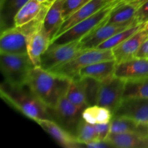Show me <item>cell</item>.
Instances as JSON below:
<instances>
[{"instance_id": "cell-1", "label": "cell", "mask_w": 148, "mask_h": 148, "mask_svg": "<svg viewBox=\"0 0 148 148\" xmlns=\"http://www.w3.org/2000/svg\"><path fill=\"white\" fill-rule=\"evenodd\" d=\"M70 81L40 66H35L30 71L26 83L44 105L53 109L66 94Z\"/></svg>"}, {"instance_id": "cell-2", "label": "cell", "mask_w": 148, "mask_h": 148, "mask_svg": "<svg viewBox=\"0 0 148 148\" xmlns=\"http://www.w3.org/2000/svg\"><path fill=\"white\" fill-rule=\"evenodd\" d=\"M0 95L11 106L30 119H51V111L36 96L27 84L13 85L4 81L1 85Z\"/></svg>"}, {"instance_id": "cell-3", "label": "cell", "mask_w": 148, "mask_h": 148, "mask_svg": "<svg viewBox=\"0 0 148 148\" xmlns=\"http://www.w3.org/2000/svg\"><path fill=\"white\" fill-rule=\"evenodd\" d=\"M118 3V0L108 2L101 10L88 18L72 26L63 33L52 39L50 45H60L80 40L85 36L90 33L103 23L108 21L110 14Z\"/></svg>"}, {"instance_id": "cell-4", "label": "cell", "mask_w": 148, "mask_h": 148, "mask_svg": "<svg viewBox=\"0 0 148 148\" xmlns=\"http://www.w3.org/2000/svg\"><path fill=\"white\" fill-rule=\"evenodd\" d=\"M114 59H115L112 49H88L83 50L70 61L51 69L50 72L69 79H73L77 77L83 68L97 62Z\"/></svg>"}, {"instance_id": "cell-5", "label": "cell", "mask_w": 148, "mask_h": 148, "mask_svg": "<svg viewBox=\"0 0 148 148\" xmlns=\"http://www.w3.org/2000/svg\"><path fill=\"white\" fill-rule=\"evenodd\" d=\"M0 58L4 81L13 85L26 84L30 71L35 67L28 54L0 53Z\"/></svg>"}, {"instance_id": "cell-6", "label": "cell", "mask_w": 148, "mask_h": 148, "mask_svg": "<svg viewBox=\"0 0 148 148\" xmlns=\"http://www.w3.org/2000/svg\"><path fill=\"white\" fill-rule=\"evenodd\" d=\"M51 4L48 1L40 2L38 0H30L16 14L14 26L20 27L26 36H28L43 25Z\"/></svg>"}, {"instance_id": "cell-7", "label": "cell", "mask_w": 148, "mask_h": 148, "mask_svg": "<svg viewBox=\"0 0 148 148\" xmlns=\"http://www.w3.org/2000/svg\"><path fill=\"white\" fill-rule=\"evenodd\" d=\"M82 51L80 40L65 44L49 45V47L40 57V67L50 71L68 62Z\"/></svg>"}, {"instance_id": "cell-8", "label": "cell", "mask_w": 148, "mask_h": 148, "mask_svg": "<svg viewBox=\"0 0 148 148\" xmlns=\"http://www.w3.org/2000/svg\"><path fill=\"white\" fill-rule=\"evenodd\" d=\"M52 120L68 132L76 137L77 130L82 121L84 109L71 103L64 95L53 109H50Z\"/></svg>"}, {"instance_id": "cell-9", "label": "cell", "mask_w": 148, "mask_h": 148, "mask_svg": "<svg viewBox=\"0 0 148 148\" xmlns=\"http://www.w3.org/2000/svg\"><path fill=\"white\" fill-rule=\"evenodd\" d=\"M126 81L113 76L101 82L97 105L108 108L114 114L123 100Z\"/></svg>"}, {"instance_id": "cell-10", "label": "cell", "mask_w": 148, "mask_h": 148, "mask_svg": "<svg viewBox=\"0 0 148 148\" xmlns=\"http://www.w3.org/2000/svg\"><path fill=\"white\" fill-rule=\"evenodd\" d=\"M134 21L132 23L126 24H113L107 22L103 23L95 30L81 39L82 49L88 50L96 49L98 46L111 38L114 35L130 27Z\"/></svg>"}, {"instance_id": "cell-11", "label": "cell", "mask_w": 148, "mask_h": 148, "mask_svg": "<svg viewBox=\"0 0 148 148\" xmlns=\"http://www.w3.org/2000/svg\"><path fill=\"white\" fill-rule=\"evenodd\" d=\"M0 53L27 54V36L18 27L1 31Z\"/></svg>"}, {"instance_id": "cell-12", "label": "cell", "mask_w": 148, "mask_h": 148, "mask_svg": "<svg viewBox=\"0 0 148 148\" xmlns=\"http://www.w3.org/2000/svg\"><path fill=\"white\" fill-rule=\"evenodd\" d=\"M113 116L128 117L140 124L148 125V98L123 99Z\"/></svg>"}, {"instance_id": "cell-13", "label": "cell", "mask_w": 148, "mask_h": 148, "mask_svg": "<svg viewBox=\"0 0 148 148\" xmlns=\"http://www.w3.org/2000/svg\"><path fill=\"white\" fill-rule=\"evenodd\" d=\"M114 76L125 81L148 77V59L134 57L116 64Z\"/></svg>"}, {"instance_id": "cell-14", "label": "cell", "mask_w": 148, "mask_h": 148, "mask_svg": "<svg viewBox=\"0 0 148 148\" xmlns=\"http://www.w3.org/2000/svg\"><path fill=\"white\" fill-rule=\"evenodd\" d=\"M148 38L144 27L134 35L112 49L113 54L117 64L135 57L140 46Z\"/></svg>"}, {"instance_id": "cell-15", "label": "cell", "mask_w": 148, "mask_h": 148, "mask_svg": "<svg viewBox=\"0 0 148 148\" xmlns=\"http://www.w3.org/2000/svg\"><path fill=\"white\" fill-rule=\"evenodd\" d=\"M50 43L51 38L43 25L27 36V54L35 66H40V57L49 47Z\"/></svg>"}, {"instance_id": "cell-16", "label": "cell", "mask_w": 148, "mask_h": 148, "mask_svg": "<svg viewBox=\"0 0 148 148\" xmlns=\"http://www.w3.org/2000/svg\"><path fill=\"white\" fill-rule=\"evenodd\" d=\"M108 3V0H91V1H90L89 2L85 4V5L81 7L79 9H78L73 14H72L69 17H67L66 20H64L55 37L61 35L64 32L67 30L68 29L71 28L72 26L75 25L77 23H80L82 20H85V19L92 16V14H95L97 12H98L103 7H105Z\"/></svg>"}, {"instance_id": "cell-17", "label": "cell", "mask_w": 148, "mask_h": 148, "mask_svg": "<svg viewBox=\"0 0 148 148\" xmlns=\"http://www.w3.org/2000/svg\"><path fill=\"white\" fill-rule=\"evenodd\" d=\"M36 122L50 134L60 145L67 148L82 147L75 136L68 132L51 119H38Z\"/></svg>"}, {"instance_id": "cell-18", "label": "cell", "mask_w": 148, "mask_h": 148, "mask_svg": "<svg viewBox=\"0 0 148 148\" xmlns=\"http://www.w3.org/2000/svg\"><path fill=\"white\" fill-rule=\"evenodd\" d=\"M143 4L141 0L118 1L110 14L107 23L113 24H126L134 21L136 12Z\"/></svg>"}, {"instance_id": "cell-19", "label": "cell", "mask_w": 148, "mask_h": 148, "mask_svg": "<svg viewBox=\"0 0 148 148\" xmlns=\"http://www.w3.org/2000/svg\"><path fill=\"white\" fill-rule=\"evenodd\" d=\"M66 0H55L49 7L43 21V27L52 39L56 36L64 23L63 8Z\"/></svg>"}, {"instance_id": "cell-20", "label": "cell", "mask_w": 148, "mask_h": 148, "mask_svg": "<svg viewBox=\"0 0 148 148\" xmlns=\"http://www.w3.org/2000/svg\"><path fill=\"white\" fill-rule=\"evenodd\" d=\"M106 140L116 147L148 148V134L142 133H110Z\"/></svg>"}, {"instance_id": "cell-21", "label": "cell", "mask_w": 148, "mask_h": 148, "mask_svg": "<svg viewBox=\"0 0 148 148\" xmlns=\"http://www.w3.org/2000/svg\"><path fill=\"white\" fill-rule=\"evenodd\" d=\"M116 64L117 62L115 59L92 64L83 68L76 78L88 77L97 79L100 82H103L106 79L114 76Z\"/></svg>"}, {"instance_id": "cell-22", "label": "cell", "mask_w": 148, "mask_h": 148, "mask_svg": "<svg viewBox=\"0 0 148 148\" xmlns=\"http://www.w3.org/2000/svg\"><path fill=\"white\" fill-rule=\"evenodd\" d=\"M110 133H142L148 134V125L140 124L126 116H114L110 122Z\"/></svg>"}, {"instance_id": "cell-23", "label": "cell", "mask_w": 148, "mask_h": 148, "mask_svg": "<svg viewBox=\"0 0 148 148\" xmlns=\"http://www.w3.org/2000/svg\"><path fill=\"white\" fill-rule=\"evenodd\" d=\"M30 0H2L0 4L1 31L14 27V20L20 9Z\"/></svg>"}, {"instance_id": "cell-24", "label": "cell", "mask_w": 148, "mask_h": 148, "mask_svg": "<svg viewBox=\"0 0 148 148\" xmlns=\"http://www.w3.org/2000/svg\"><path fill=\"white\" fill-rule=\"evenodd\" d=\"M113 114L109 109L98 105L88 106L82 112V118L91 124L111 122Z\"/></svg>"}, {"instance_id": "cell-25", "label": "cell", "mask_w": 148, "mask_h": 148, "mask_svg": "<svg viewBox=\"0 0 148 148\" xmlns=\"http://www.w3.org/2000/svg\"><path fill=\"white\" fill-rule=\"evenodd\" d=\"M145 24H140L137 20L134 22L130 27L126 28L125 30H122V31L119 32V33H116L114 35V36L107 40L102 44L98 46L96 49H112L116 46L119 45L124 40L128 39L129 38L131 37L132 35L137 33L140 30H141L143 27H144Z\"/></svg>"}, {"instance_id": "cell-26", "label": "cell", "mask_w": 148, "mask_h": 148, "mask_svg": "<svg viewBox=\"0 0 148 148\" xmlns=\"http://www.w3.org/2000/svg\"><path fill=\"white\" fill-rule=\"evenodd\" d=\"M132 98H148V77L126 81L123 99Z\"/></svg>"}, {"instance_id": "cell-27", "label": "cell", "mask_w": 148, "mask_h": 148, "mask_svg": "<svg viewBox=\"0 0 148 148\" xmlns=\"http://www.w3.org/2000/svg\"><path fill=\"white\" fill-rule=\"evenodd\" d=\"M79 80L88 106L97 105L101 82L92 77L75 78Z\"/></svg>"}, {"instance_id": "cell-28", "label": "cell", "mask_w": 148, "mask_h": 148, "mask_svg": "<svg viewBox=\"0 0 148 148\" xmlns=\"http://www.w3.org/2000/svg\"><path fill=\"white\" fill-rule=\"evenodd\" d=\"M66 97L71 103L79 108L85 109L88 106L82 88L77 79H71L66 92Z\"/></svg>"}, {"instance_id": "cell-29", "label": "cell", "mask_w": 148, "mask_h": 148, "mask_svg": "<svg viewBox=\"0 0 148 148\" xmlns=\"http://www.w3.org/2000/svg\"><path fill=\"white\" fill-rule=\"evenodd\" d=\"M76 138L81 144L82 147H85V145L90 142L97 140L94 124H90L82 119L77 127Z\"/></svg>"}, {"instance_id": "cell-30", "label": "cell", "mask_w": 148, "mask_h": 148, "mask_svg": "<svg viewBox=\"0 0 148 148\" xmlns=\"http://www.w3.org/2000/svg\"><path fill=\"white\" fill-rule=\"evenodd\" d=\"M91 0H66L63 8L64 20H66L78 9L89 2Z\"/></svg>"}, {"instance_id": "cell-31", "label": "cell", "mask_w": 148, "mask_h": 148, "mask_svg": "<svg viewBox=\"0 0 148 148\" xmlns=\"http://www.w3.org/2000/svg\"><path fill=\"white\" fill-rule=\"evenodd\" d=\"M95 132H96L97 140H106L107 137L110 134V122L106 124H94Z\"/></svg>"}, {"instance_id": "cell-32", "label": "cell", "mask_w": 148, "mask_h": 148, "mask_svg": "<svg viewBox=\"0 0 148 148\" xmlns=\"http://www.w3.org/2000/svg\"><path fill=\"white\" fill-rule=\"evenodd\" d=\"M134 19L140 24L148 22V0L145 1L136 12Z\"/></svg>"}, {"instance_id": "cell-33", "label": "cell", "mask_w": 148, "mask_h": 148, "mask_svg": "<svg viewBox=\"0 0 148 148\" xmlns=\"http://www.w3.org/2000/svg\"><path fill=\"white\" fill-rule=\"evenodd\" d=\"M135 57L148 59V38L140 46Z\"/></svg>"}, {"instance_id": "cell-34", "label": "cell", "mask_w": 148, "mask_h": 148, "mask_svg": "<svg viewBox=\"0 0 148 148\" xmlns=\"http://www.w3.org/2000/svg\"><path fill=\"white\" fill-rule=\"evenodd\" d=\"M144 30H145V32H146V33H147V34L148 35V22H147V23H145Z\"/></svg>"}, {"instance_id": "cell-35", "label": "cell", "mask_w": 148, "mask_h": 148, "mask_svg": "<svg viewBox=\"0 0 148 148\" xmlns=\"http://www.w3.org/2000/svg\"><path fill=\"white\" fill-rule=\"evenodd\" d=\"M54 1H55V0H47L48 2L50 3V4H52V3H53Z\"/></svg>"}, {"instance_id": "cell-36", "label": "cell", "mask_w": 148, "mask_h": 148, "mask_svg": "<svg viewBox=\"0 0 148 148\" xmlns=\"http://www.w3.org/2000/svg\"><path fill=\"white\" fill-rule=\"evenodd\" d=\"M38 1H39L40 2H46L47 1V0H38Z\"/></svg>"}, {"instance_id": "cell-37", "label": "cell", "mask_w": 148, "mask_h": 148, "mask_svg": "<svg viewBox=\"0 0 148 148\" xmlns=\"http://www.w3.org/2000/svg\"><path fill=\"white\" fill-rule=\"evenodd\" d=\"M116 1V0H108V2H111V1Z\"/></svg>"}, {"instance_id": "cell-38", "label": "cell", "mask_w": 148, "mask_h": 148, "mask_svg": "<svg viewBox=\"0 0 148 148\" xmlns=\"http://www.w3.org/2000/svg\"><path fill=\"white\" fill-rule=\"evenodd\" d=\"M119 1H127V0H118Z\"/></svg>"}]
</instances>
